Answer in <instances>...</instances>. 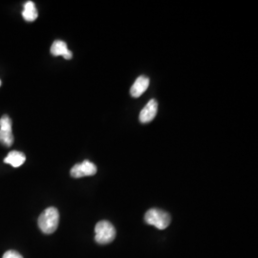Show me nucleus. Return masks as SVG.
Here are the masks:
<instances>
[{"label":"nucleus","mask_w":258,"mask_h":258,"mask_svg":"<svg viewBox=\"0 0 258 258\" xmlns=\"http://www.w3.org/2000/svg\"><path fill=\"white\" fill-rule=\"evenodd\" d=\"M12 120L8 115H4L0 118V130L3 131H13Z\"/></svg>","instance_id":"nucleus-11"},{"label":"nucleus","mask_w":258,"mask_h":258,"mask_svg":"<svg viewBox=\"0 0 258 258\" xmlns=\"http://www.w3.org/2000/svg\"><path fill=\"white\" fill-rule=\"evenodd\" d=\"M158 110V102L156 100L152 99L146 104V106L142 109L139 119L142 123H148L155 118Z\"/></svg>","instance_id":"nucleus-5"},{"label":"nucleus","mask_w":258,"mask_h":258,"mask_svg":"<svg viewBox=\"0 0 258 258\" xmlns=\"http://www.w3.org/2000/svg\"><path fill=\"white\" fill-rule=\"evenodd\" d=\"M145 221L148 225L154 226L159 230H165L169 226L171 218H170V215L165 211L158 210V209H151L146 213Z\"/></svg>","instance_id":"nucleus-2"},{"label":"nucleus","mask_w":258,"mask_h":258,"mask_svg":"<svg viewBox=\"0 0 258 258\" xmlns=\"http://www.w3.org/2000/svg\"><path fill=\"white\" fill-rule=\"evenodd\" d=\"M0 86H1V81H0Z\"/></svg>","instance_id":"nucleus-13"},{"label":"nucleus","mask_w":258,"mask_h":258,"mask_svg":"<svg viewBox=\"0 0 258 258\" xmlns=\"http://www.w3.org/2000/svg\"><path fill=\"white\" fill-rule=\"evenodd\" d=\"M22 17L28 22H32L35 21L38 17V13H37L36 5L33 1H27L24 4L23 11H22Z\"/></svg>","instance_id":"nucleus-9"},{"label":"nucleus","mask_w":258,"mask_h":258,"mask_svg":"<svg viewBox=\"0 0 258 258\" xmlns=\"http://www.w3.org/2000/svg\"><path fill=\"white\" fill-rule=\"evenodd\" d=\"M26 157L20 151H11L4 159V163L11 165L14 167H19L25 163Z\"/></svg>","instance_id":"nucleus-8"},{"label":"nucleus","mask_w":258,"mask_h":258,"mask_svg":"<svg viewBox=\"0 0 258 258\" xmlns=\"http://www.w3.org/2000/svg\"><path fill=\"white\" fill-rule=\"evenodd\" d=\"M2 258H23L21 256V254H19L18 251L16 250H8L4 253Z\"/></svg>","instance_id":"nucleus-12"},{"label":"nucleus","mask_w":258,"mask_h":258,"mask_svg":"<svg viewBox=\"0 0 258 258\" xmlns=\"http://www.w3.org/2000/svg\"><path fill=\"white\" fill-rule=\"evenodd\" d=\"M14 134L13 131H3L0 130V144L3 145L4 147L10 148L14 144Z\"/></svg>","instance_id":"nucleus-10"},{"label":"nucleus","mask_w":258,"mask_h":258,"mask_svg":"<svg viewBox=\"0 0 258 258\" xmlns=\"http://www.w3.org/2000/svg\"><path fill=\"white\" fill-rule=\"evenodd\" d=\"M51 54L55 56H63L65 59L72 58V52L68 49L67 44L62 40H55L51 46Z\"/></svg>","instance_id":"nucleus-7"},{"label":"nucleus","mask_w":258,"mask_h":258,"mask_svg":"<svg viewBox=\"0 0 258 258\" xmlns=\"http://www.w3.org/2000/svg\"><path fill=\"white\" fill-rule=\"evenodd\" d=\"M148 86H149V79L146 76H140L131 86L130 94L134 98H139L147 91Z\"/></svg>","instance_id":"nucleus-6"},{"label":"nucleus","mask_w":258,"mask_h":258,"mask_svg":"<svg viewBox=\"0 0 258 258\" xmlns=\"http://www.w3.org/2000/svg\"><path fill=\"white\" fill-rule=\"evenodd\" d=\"M96 173H97V166L88 160L83 161V163H81V164L75 165L70 171V174L74 178L93 176L95 175Z\"/></svg>","instance_id":"nucleus-4"},{"label":"nucleus","mask_w":258,"mask_h":258,"mask_svg":"<svg viewBox=\"0 0 258 258\" xmlns=\"http://www.w3.org/2000/svg\"><path fill=\"white\" fill-rule=\"evenodd\" d=\"M95 240L98 244H109L116 237V230L110 222L100 221L95 228Z\"/></svg>","instance_id":"nucleus-3"},{"label":"nucleus","mask_w":258,"mask_h":258,"mask_svg":"<svg viewBox=\"0 0 258 258\" xmlns=\"http://www.w3.org/2000/svg\"><path fill=\"white\" fill-rule=\"evenodd\" d=\"M37 223L40 231L45 234H51L58 227L59 212L54 207H50L40 214Z\"/></svg>","instance_id":"nucleus-1"}]
</instances>
